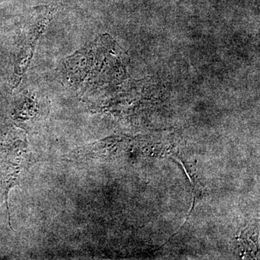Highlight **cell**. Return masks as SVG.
<instances>
[{
	"label": "cell",
	"mask_w": 260,
	"mask_h": 260,
	"mask_svg": "<svg viewBox=\"0 0 260 260\" xmlns=\"http://www.w3.org/2000/svg\"><path fill=\"white\" fill-rule=\"evenodd\" d=\"M59 5H43L35 7L19 34L13 54V88L20 83L28 70L38 42L52 21Z\"/></svg>",
	"instance_id": "1"
},
{
	"label": "cell",
	"mask_w": 260,
	"mask_h": 260,
	"mask_svg": "<svg viewBox=\"0 0 260 260\" xmlns=\"http://www.w3.org/2000/svg\"><path fill=\"white\" fill-rule=\"evenodd\" d=\"M5 0H0V3H3V2H4Z\"/></svg>",
	"instance_id": "2"
}]
</instances>
